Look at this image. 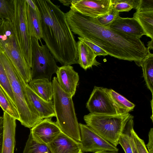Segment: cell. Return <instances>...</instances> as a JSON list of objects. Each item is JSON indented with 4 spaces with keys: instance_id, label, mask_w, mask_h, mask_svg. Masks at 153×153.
<instances>
[{
    "instance_id": "obj_32",
    "label": "cell",
    "mask_w": 153,
    "mask_h": 153,
    "mask_svg": "<svg viewBox=\"0 0 153 153\" xmlns=\"http://www.w3.org/2000/svg\"><path fill=\"white\" fill-rule=\"evenodd\" d=\"M78 38L79 40L81 41L87 45L92 50L96 56H105L108 55L105 51L92 42L80 37H78Z\"/></svg>"
},
{
    "instance_id": "obj_20",
    "label": "cell",
    "mask_w": 153,
    "mask_h": 153,
    "mask_svg": "<svg viewBox=\"0 0 153 153\" xmlns=\"http://www.w3.org/2000/svg\"><path fill=\"white\" fill-rule=\"evenodd\" d=\"M30 88L39 97L47 101H53V91L52 82L46 78L31 80L28 83Z\"/></svg>"
},
{
    "instance_id": "obj_14",
    "label": "cell",
    "mask_w": 153,
    "mask_h": 153,
    "mask_svg": "<svg viewBox=\"0 0 153 153\" xmlns=\"http://www.w3.org/2000/svg\"><path fill=\"white\" fill-rule=\"evenodd\" d=\"M109 27L124 34L139 38L143 35H146L139 23L134 17L122 18L119 16Z\"/></svg>"
},
{
    "instance_id": "obj_24",
    "label": "cell",
    "mask_w": 153,
    "mask_h": 153,
    "mask_svg": "<svg viewBox=\"0 0 153 153\" xmlns=\"http://www.w3.org/2000/svg\"><path fill=\"white\" fill-rule=\"evenodd\" d=\"M0 106L4 112L19 121V116L17 109L9 97L0 85Z\"/></svg>"
},
{
    "instance_id": "obj_33",
    "label": "cell",
    "mask_w": 153,
    "mask_h": 153,
    "mask_svg": "<svg viewBox=\"0 0 153 153\" xmlns=\"http://www.w3.org/2000/svg\"><path fill=\"white\" fill-rule=\"evenodd\" d=\"M135 9L137 12L153 11V0H139Z\"/></svg>"
},
{
    "instance_id": "obj_26",
    "label": "cell",
    "mask_w": 153,
    "mask_h": 153,
    "mask_svg": "<svg viewBox=\"0 0 153 153\" xmlns=\"http://www.w3.org/2000/svg\"><path fill=\"white\" fill-rule=\"evenodd\" d=\"M133 118L128 121L119 139L118 144L121 146L125 153H133L130 143V130L134 126Z\"/></svg>"
},
{
    "instance_id": "obj_7",
    "label": "cell",
    "mask_w": 153,
    "mask_h": 153,
    "mask_svg": "<svg viewBox=\"0 0 153 153\" xmlns=\"http://www.w3.org/2000/svg\"><path fill=\"white\" fill-rule=\"evenodd\" d=\"M31 37V80L46 78L51 81L52 75L59 67L55 59L46 45Z\"/></svg>"
},
{
    "instance_id": "obj_21",
    "label": "cell",
    "mask_w": 153,
    "mask_h": 153,
    "mask_svg": "<svg viewBox=\"0 0 153 153\" xmlns=\"http://www.w3.org/2000/svg\"><path fill=\"white\" fill-rule=\"evenodd\" d=\"M108 94L117 114H125L133 111L134 104L112 89H108Z\"/></svg>"
},
{
    "instance_id": "obj_34",
    "label": "cell",
    "mask_w": 153,
    "mask_h": 153,
    "mask_svg": "<svg viewBox=\"0 0 153 153\" xmlns=\"http://www.w3.org/2000/svg\"><path fill=\"white\" fill-rule=\"evenodd\" d=\"M148 136V142L146 146L149 153H153V128L150 129Z\"/></svg>"
},
{
    "instance_id": "obj_41",
    "label": "cell",
    "mask_w": 153,
    "mask_h": 153,
    "mask_svg": "<svg viewBox=\"0 0 153 153\" xmlns=\"http://www.w3.org/2000/svg\"><path fill=\"white\" fill-rule=\"evenodd\" d=\"M2 19H1V18H0V26L1 25L2 22Z\"/></svg>"
},
{
    "instance_id": "obj_15",
    "label": "cell",
    "mask_w": 153,
    "mask_h": 153,
    "mask_svg": "<svg viewBox=\"0 0 153 153\" xmlns=\"http://www.w3.org/2000/svg\"><path fill=\"white\" fill-rule=\"evenodd\" d=\"M24 86L31 102L42 119L56 117L53 100L47 101L42 99L25 81Z\"/></svg>"
},
{
    "instance_id": "obj_8",
    "label": "cell",
    "mask_w": 153,
    "mask_h": 153,
    "mask_svg": "<svg viewBox=\"0 0 153 153\" xmlns=\"http://www.w3.org/2000/svg\"><path fill=\"white\" fill-rule=\"evenodd\" d=\"M15 13L12 20L19 46L27 62L31 68V36L26 16V0H14Z\"/></svg>"
},
{
    "instance_id": "obj_4",
    "label": "cell",
    "mask_w": 153,
    "mask_h": 153,
    "mask_svg": "<svg viewBox=\"0 0 153 153\" xmlns=\"http://www.w3.org/2000/svg\"><path fill=\"white\" fill-rule=\"evenodd\" d=\"M52 83L56 123L62 133L80 142V128L72 100L73 97L62 89L56 76L53 77Z\"/></svg>"
},
{
    "instance_id": "obj_39",
    "label": "cell",
    "mask_w": 153,
    "mask_h": 153,
    "mask_svg": "<svg viewBox=\"0 0 153 153\" xmlns=\"http://www.w3.org/2000/svg\"><path fill=\"white\" fill-rule=\"evenodd\" d=\"M148 48L149 50L153 49V40H151V41H149L148 42V44L147 45Z\"/></svg>"
},
{
    "instance_id": "obj_9",
    "label": "cell",
    "mask_w": 153,
    "mask_h": 153,
    "mask_svg": "<svg viewBox=\"0 0 153 153\" xmlns=\"http://www.w3.org/2000/svg\"><path fill=\"white\" fill-rule=\"evenodd\" d=\"M80 141L83 152L99 151L118 152L115 146L104 139L93 129L86 124L79 123Z\"/></svg>"
},
{
    "instance_id": "obj_29",
    "label": "cell",
    "mask_w": 153,
    "mask_h": 153,
    "mask_svg": "<svg viewBox=\"0 0 153 153\" xmlns=\"http://www.w3.org/2000/svg\"><path fill=\"white\" fill-rule=\"evenodd\" d=\"M0 85L5 91L12 102L15 105L14 97L9 79L0 58Z\"/></svg>"
},
{
    "instance_id": "obj_37",
    "label": "cell",
    "mask_w": 153,
    "mask_h": 153,
    "mask_svg": "<svg viewBox=\"0 0 153 153\" xmlns=\"http://www.w3.org/2000/svg\"><path fill=\"white\" fill-rule=\"evenodd\" d=\"M130 143H131V146H132V149L133 153H138L137 150L136 148L135 147L132 136L131 133V132H130Z\"/></svg>"
},
{
    "instance_id": "obj_38",
    "label": "cell",
    "mask_w": 153,
    "mask_h": 153,
    "mask_svg": "<svg viewBox=\"0 0 153 153\" xmlns=\"http://www.w3.org/2000/svg\"><path fill=\"white\" fill-rule=\"evenodd\" d=\"M60 2L65 6H69L71 5L72 0H59Z\"/></svg>"
},
{
    "instance_id": "obj_1",
    "label": "cell",
    "mask_w": 153,
    "mask_h": 153,
    "mask_svg": "<svg viewBox=\"0 0 153 153\" xmlns=\"http://www.w3.org/2000/svg\"><path fill=\"white\" fill-rule=\"evenodd\" d=\"M65 15L74 33L94 43L111 56L134 61L140 66L150 50L140 38L106 27L100 23L97 18L85 16L71 9Z\"/></svg>"
},
{
    "instance_id": "obj_2",
    "label": "cell",
    "mask_w": 153,
    "mask_h": 153,
    "mask_svg": "<svg viewBox=\"0 0 153 153\" xmlns=\"http://www.w3.org/2000/svg\"><path fill=\"white\" fill-rule=\"evenodd\" d=\"M39 11L42 38L50 52L63 65L78 64L77 42L65 13L50 0H34Z\"/></svg>"
},
{
    "instance_id": "obj_36",
    "label": "cell",
    "mask_w": 153,
    "mask_h": 153,
    "mask_svg": "<svg viewBox=\"0 0 153 153\" xmlns=\"http://www.w3.org/2000/svg\"><path fill=\"white\" fill-rule=\"evenodd\" d=\"M26 1L28 5L33 10H36L38 9L34 0H26Z\"/></svg>"
},
{
    "instance_id": "obj_11",
    "label": "cell",
    "mask_w": 153,
    "mask_h": 153,
    "mask_svg": "<svg viewBox=\"0 0 153 153\" xmlns=\"http://www.w3.org/2000/svg\"><path fill=\"white\" fill-rule=\"evenodd\" d=\"M111 0H73L70 9L83 16L97 18L111 8Z\"/></svg>"
},
{
    "instance_id": "obj_17",
    "label": "cell",
    "mask_w": 153,
    "mask_h": 153,
    "mask_svg": "<svg viewBox=\"0 0 153 153\" xmlns=\"http://www.w3.org/2000/svg\"><path fill=\"white\" fill-rule=\"evenodd\" d=\"M4 138L1 153H14L15 144L16 119L4 112Z\"/></svg>"
},
{
    "instance_id": "obj_19",
    "label": "cell",
    "mask_w": 153,
    "mask_h": 153,
    "mask_svg": "<svg viewBox=\"0 0 153 153\" xmlns=\"http://www.w3.org/2000/svg\"><path fill=\"white\" fill-rule=\"evenodd\" d=\"M78 64L85 70L93 66H97L100 64L96 59L97 56L92 50L85 44L81 41L77 42Z\"/></svg>"
},
{
    "instance_id": "obj_23",
    "label": "cell",
    "mask_w": 153,
    "mask_h": 153,
    "mask_svg": "<svg viewBox=\"0 0 153 153\" xmlns=\"http://www.w3.org/2000/svg\"><path fill=\"white\" fill-rule=\"evenodd\" d=\"M133 17L139 23L146 35L153 40V11H136Z\"/></svg>"
},
{
    "instance_id": "obj_27",
    "label": "cell",
    "mask_w": 153,
    "mask_h": 153,
    "mask_svg": "<svg viewBox=\"0 0 153 153\" xmlns=\"http://www.w3.org/2000/svg\"><path fill=\"white\" fill-rule=\"evenodd\" d=\"M14 13V0H0V18L12 21Z\"/></svg>"
},
{
    "instance_id": "obj_25",
    "label": "cell",
    "mask_w": 153,
    "mask_h": 153,
    "mask_svg": "<svg viewBox=\"0 0 153 153\" xmlns=\"http://www.w3.org/2000/svg\"><path fill=\"white\" fill-rule=\"evenodd\" d=\"M23 153H52L47 144L36 141L30 133L26 143Z\"/></svg>"
},
{
    "instance_id": "obj_3",
    "label": "cell",
    "mask_w": 153,
    "mask_h": 153,
    "mask_svg": "<svg viewBox=\"0 0 153 153\" xmlns=\"http://www.w3.org/2000/svg\"><path fill=\"white\" fill-rule=\"evenodd\" d=\"M0 58L8 78L13 94L19 121L25 127L31 128L42 120L31 102L25 90L24 80L20 73L0 48Z\"/></svg>"
},
{
    "instance_id": "obj_35",
    "label": "cell",
    "mask_w": 153,
    "mask_h": 153,
    "mask_svg": "<svg viewBox=\"0 0 153 153\" xmlns=\"http://www.w3.org/2000/svg\"><path fill=\"white\" fill-rule=\"evenodd\" d=\"M4 122L3 117L0 116V153H1L4 138Z\"/></svg>"
},
{
    "instance_id": "obj_31",
    "label": "cell",
    "mask_w": 153,
    "mask_h": 153,
    "mask_svg": "<svg viewBox=\"0 0 153 153\" xmlns=\"http://www.w3.org/2000/svg\"><path fill=\"white\" fill-rule=\"evenodd\" d=\"M130 132L138 153H149L144 140L137 135L133 126L131 128Z\"/></svg>"
},
{
    "instance_id": "obj_12",
    "label": "cell",
    "mask_w": 153,
    "mask_h": 153,
    "mask_svg": "<svg viewBox=\"0 0 153 153\" xmlns=\"http://www.w3.org/2000/svg\"><path fill=\"white\" fill-rule=\"evenodd\" d=\"M51 118L44 119L31 128L30 133L36 141L48 145L62 133Z\"/></svg>"
},
{
    "instance_id": "obj_28",
    "label": "cell",
    "mask_w": 153,
    "mask_h": 153,
    "mask_svg": "<svg viewBox=\"0 0 153 153\" xmlns=\"http://www.w3.org/2000/svg\"><path fill=\"white\" fill-rule=\"evenodd\" d=\"M139 0H111L112 8L120 13L136 8Z\"/></svg>"
},
{
    "instance_id": "obj_13",
    "label": "cell",
    "mask_w": 153,
    "mask_h": 153,
    "mask_svg": "<svg viewBox=\"0 0 153 153\" xmlns=\"http://www.w3.org/2000/svg\"><path fill=\"white\" fill-rule=\"evenodd\" d=\"M58 83L62 89L73 97L79 79L78 73L71 65L59 67L56 72Z\"/></svg>"
},
{
    "instance_id": "obj_30",
    "label": "cell",
    "mask_w": 153,
    "mask_h": 153,
    "mask_svg": "<svg viewBox=\"0 0 153 153\" xmlns=\"http://www.w3.org/2000/svg\"><path fill=\"white\" fill-rule=\"evenodd\" d=\"M119 16V13L111 7L107 13L97 18L102 25L109 27L110 25Z\"/></svg>"
},
{
    "instance_id": "obj_40",
    "label": "cell",
    "mask_w": 153,
    "mask_h": 153,
    "mask_svg": "<svg viewBox=\"0 0 153 153\" xmlns=\"http://www.w3.org/2000/svg\"><path fill=\"white\" fill-rule=\"evenodd\" d=\"M81 153H84L82 152ZM93 153H118V152H114L108 151H99Z\"/></svg>"
},
{
    "instance_id": "obj_18",
    "label": "cell",
    "mask_w": 153,
    "mask_h": 153,
    "mask_svg": "<svg viewBox=\"0 0 153 153\" xmlns=\"http://www.w3.org/2000/svg\"><path fill=\"white\" fill-rule=\"evenodd\" d=\"M26 16L27 25L30 35L41 42L42 31L41 17L38 9L34 10L30 7L26 2Z\"/></svg>"
},
{
    "instance_id": "obj_6",
    "label": "cell",
    "mask_w": 153,
    "mask_h": 153,
    "mask_svg": "<svg viewBox=\"0 0 153 153\" xmlns=\"http://www.w3.org/2000/svg\"><path fill=\"white\" fill-rule=\"evenodd\" d=\"M0 48L20 73L25 82L31 80V68L21 50L12 21L2 19L0 26Z\"/></svg>"
},
{
    "instance_id": "obj_16",
    "label": "cell",
    "mask_w": 153,
    "mask_h": 153,
    "mask_svg": "<svg viewBox=\"0 0 153 153\" xmlns=\"http://www.w3.org/2000/svg\"><path fill=\"white\" fill-rule=\"evenodd\" d=\"M52 153H81V146L78 142L62 133L47 145Z\"/></svg>"
},
{
    "instance_id": "obj_5",
    "label": "cell",
    "mask_w": 153,
    "mask_h": 153,
    "mask_svg": "<svg viewBox=\"0 0 153 153\" xmlns=\"http://www.w3.org/2000/svg\"><path fill=\"white\" fill-rule=\"evenodd\" d=\"M83 118L86 125L104 139L117 147L120 136L127 123L134 117L129 113L101 115L90 113L85 115Z\"/></svg>"
},
{
    "instance_id": "obj_10",
    "label": "cell",
    "mask_w": 153,
    "mask_h": 153,
    "mask_svg": "<svg viewBox=\"0 0 153 153\" xmlns=\"http://www.w3.org/2000/svg\"><path fill=\"white\" fill-rule=\"evenodd\" d=\"M108 89L94 86L86 103V107L90 113L101 115L117 114Z\"/></svg>"
},
{
    "instance_id": "obj_22",
    "label": "cell",
    "mask_w": 153,
    "mask_h": 153,
    "mask_svg": "<svg viewBox=\"0 0 153 153\" xmlns=\"http://www.w3.org/2000/svg\"><path fill=\"white\" fill-rule=\"evenodd\" d=\"M143 76L147 88L153 95V54L149 50L147 55L141 61Z\"/></svg>"
}]
</instances>
